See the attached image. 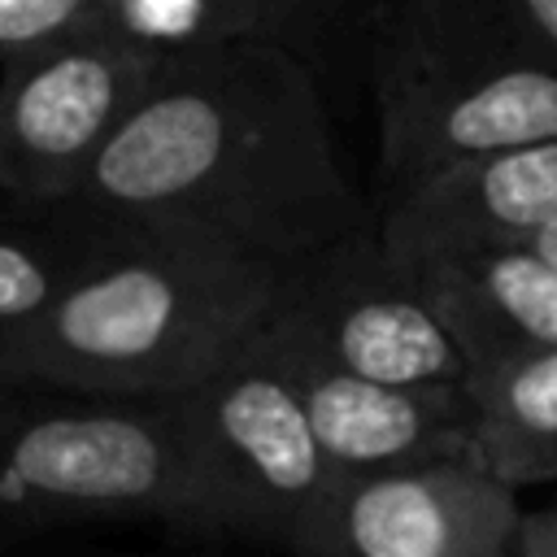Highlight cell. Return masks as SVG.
<instances>
[{
    "mask_svg": "<svg viewBox=\"0 0 557 557\" xmlns=\"http://www.w3.org/2000/svg\"><path fill=\"white\" fill-rule=\"evenodd\" d=\"M83 196L274 270L366 226L313 65L278 48L157 61Z\"/></svg>",
    "mask_w": 557,
    "mask_h": 557,
    "instance_id": "cell-1",
    "label": "cell"
},
{
    "mask_svg": "<svg viewBox=\"0 0 557 557\" xmlns=\"http://www.w3.org/2000/svg\"><path fill=\"white\" fill-rule=\"evenodd\" d=\"M278 270L191 231L148 226L48 313L0 331V383L96 400H170L270 318Z\"/></svg>",
    "mask_w": 557,
    "mask_h": 557,
    "instance_id": "cell-2",
    "label": "cell"
},
{
    "mask_svg": "<svg viewBox=\"0 0 557 557\" xmlns=\"http://www.w3.org/2000/svg\"><path fill=\"white\" fill-rule=\"evenodd\" d=\"M357 22L387 205L466 161L557 144V70L522 44L500 0L370 4Z\"/></svg>",
    "mask_w": 557,
    "mask_h": 557,
    "instance_id": "cell-3",
    "label": "cell"
},
{
    "mask_svg": "<svg viewBox=\"0 0 557 557\" xmlns=\"http://www.w3.org/2000/svg\"><path fill=\"white\" fill-rule=\"evenodd\" d=\"M117 522L218 531L170 400L0 383V553Z\"/></svg>",
    "mask_w": 557,
    "mask_h": 557,
    "instance_id": "cell-4",
    "label": "cell"
},
{
    "mask_svg": "<svg viewBox=\"0 0 557 557\" xmlns=\"http://www.w3.org/2000/svg\"><path fill=\"white\" fill-rule=\"evenodd\" d=\"M170 409L218 531L292 548L339 474L313 440L270 318Z\"/></svg>",
    "mask_w": 557,
    "mask_h": 557,
    "instance_id": "cell-5",
    "label": "cell"
},
{
    "mask_svg": "<svg viewBox=\"0 0 557 557\" xmlns=\"http://www.w3.org/2000/svg\"><path fill=\"white\" fill-rule=\"evenodd\" d=\"M270 318L361 379L466 392L470 370L457 344L370 222L283 265Z\"/></svg>",
    "mask_w": 557,
    "mask_h": 557,
    "instance_id": "cell-6",
    "label": "cell"
},
{
    "mask_svg": "<svg viewBox=\"0 0 557 557\" xmlns=\"http://www.w3.org/2000/svg\"><path fill=\"white\" fill-rule=\"evenodd\" d=\"M91 22V17H87ZM157 61L83 26L0 65V191L70 200L152 83Z\"/></svg>",
    "mask_w": 557,
    "mask_h": 557,
    "instance_id": "cell-7",
    "label": "cell"
},
{
    "mask_svg": "<svg viewBox=\"0 0 557 557\" xmlns=\"http://www.w3.org/2000/svg\"><path fill=\"white\" fill-rule=\"evenodd\" d=\"M518 492L479 461L335 479L296 557H518Z\"/></svg>",
    "mask_w": 557,
    "mask_h": 557,
    "instance_id": "cell-8",
    "label": "cell"
},
{
    "mask_svg": "<svg viewBox=\"0 0 557 557\" xmlns=\"http://www.w3.org/2000/svg\"><path fill=\"white\" fill-rule=\"evenodd\" d=\"M283 366L296 383L318 448L348 474H387L435 461H474V426L466 392H418L361 379L270 318Z\"/></svg>",
    "mask_w": 557,
    "mask_h": 557,
    "instance_id": "cell-9",
    "label": "cell"
},
{
    "mask_svg": "<svg viewBox=\"0 0 557 557\" xmlns=\"http://www.w3.org/2000/svg\"><path fill=\"white\" fill-rule=\"evenodd\" d=\"M557 222V144L466 161L392 200L379 239L396 261L531 248Z\"/></svg>",
    "mask_w": 557,
    "mask_h": 557,
    "instance_id": "cell-10",
    "label": "cell"
},
{
    "mask_svg": "<svg viewBox=\"0 0 557 557\" xmlns=\"http://www.w3.org/2000/svg\"><path fill=\"white\" fill-rule=\"evenodd\" d=\"M470 374L557 352V265L531 248L400 261Z\"/></svg>",
    "mask_w": 557,
    "mask_h": 557,
    "instance_id": "cell-11",
    "label": "cell"
},
{
    "mask_svg": "<svg viewBox=\"0 0 557 557\" xmlns=\"http://www.w3.org/2000/svg\"><path fill=\"white\" fill-rule=\"evenodd\" d=\"M357 17L335 0H91V30L148 57H200L226 48H278L305 65Z\"/></svg>",
    "mask_w": 557,
    "mask_h": 557,
    "instance_id": "cell-12",
    "label": "cell"
},
{
    "mask_svg": "<svg viewBox=\"0 0 557 557\" xmlns=\"http://www.w3.org/2000/svg\"><path fill=\"white\" fill-rule=\"evenodd\" d=\"M148 226L96 205L22 200L0 191V331L48 313L78 283L117 261Z\"/></svg>",
    "mask_w": 557,
    "mask_h": 557,
    "instance_id": "cell-13",
    "label": "cell"
},
{
    "mask_svg": "<svg viewBox=\"0 0 557 557\" xmlns=\"http://www.w3.org/2000/svg\"><path fill=\"white\" fill-rule=\"evenodd\" d=\"M474 461L505 487L557 483V352L466 379Z\"/></svg>",
    "mask_w": 557,
    "mask_h": 557,
    "instance_id": "cell-14",
    "label": "cell"
},
{
    "mask_svg": "<svg viewBox=\"0 0 557 557\" xmlns=\"http://www.w3.org/2000/svg\"><path fill=\"white\" fill-rule=\"evenodd\" d=\"M87 17L91 0H0V65L78 35Z\"/></svg>",
    "mask_w": 557,
    "mask_h": 557,
    "instance_id": "cell-15",
    "label": "cell"
},
{
    "mask_svg": "<svg viewBox=\"0 0 557 557\" xmlns=\"http://www.w3.org/2000/svg\"><path fill=\"white\" fill-rule=\"evenodd\" d=\"M522 44L557 70V0H500Z\"/></svg>",
    "mask_w": 557,
    "mask_h": 557,
    "instance_id": "cell-16",
    "label": "cell"
},
{
    "mask_svg": "<svg viewBox=\"0 0 557 557\" xmlns=\"http://www.w3.org/2000/svg\"><path fill=\"white\" fill-rule=\"evenodd\" d=\"M518 557H557V509L522 513Z\"/></svg>",
    "mask_w": 557,
    "mask_h": 557,
    "instance_id": "cell-17",
    "label": "cell"
},
{
    "mask_svg": "<svg viewBox=\"0 0 557 557\" xmlns=\"http://www.w3.org/2000/svg\"><path fill=\"white\" fill-rule=\"evenodd\" d=\"M30 548H9L0 557H165V553H30Z\"/></svg>",
    "mask_w": 557,
    "mask_h": 557,
    "instance_id": "cell-18",
    "label": "cell"
},
{
    "mask_svg": "<svg viewBox=\"0 0 557 557\" xmlns=\"http://www.w3.org/2000/svg\"><path fill=\"white\" fill-rule=\"evenodd\" d=\"M531 252H540L548 265H557V222H553V226H548V231H544V235L531 244Z\"/></svg>",
    "mask_w": 557,
    "mask_h": 557,
    "instance_id": "cell-19",
    "label": "cell"
}]
</instances>
